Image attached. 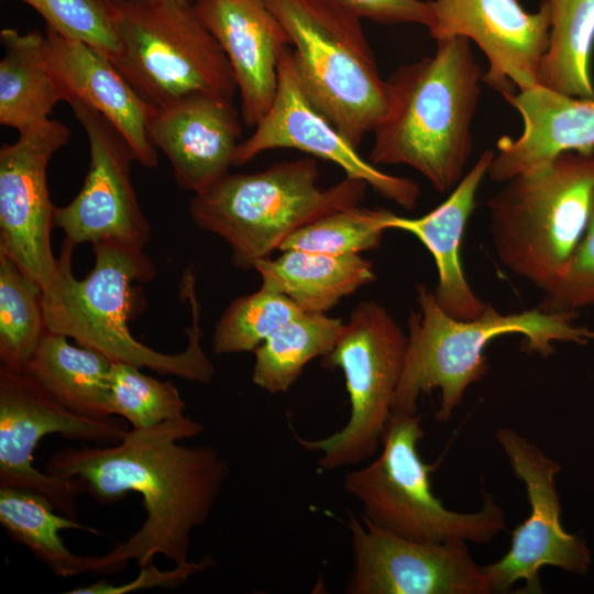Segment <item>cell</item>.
Segmentation results:
<instances>
[{
	"label": "cell",
	"mask_w": 594,
	"mask_h": 594,
	"mask_svg": "<svg viewBox=\"0 0 594 594\" xmlns=\"http://www.w3.org/2000/svg\"><path fill=\"white\" fill-rule=\"evenodd\" d=\"M202 431L199 421L184 416L132 428L111 446L65 448L48 458L46 472L78 479L99 504H114L130 492L142 496L143 524L99 557V574L120 572L130 561L147 565L157 554L174 565L190 562L193 530L208 520L230 473L217 449L179 443Z\"/></svg>",
	"instance_id": "1"
},
{
	"label": "cell",
	"mask_w": 594,
	"mask_h": 594,
	"mask_svg": "<svg viewBox=\"0 0 594 594\" xmlns=\"http://www.w3.org/2000/svg\"><path fill=\"white\" fill-rule=\"evenodd\" d=\"M74 248L64 241L57 274L43 290L48 331L74 339L78 345L94 349L113 362L199 383L212 378L215 367L200 342V307L193 274L184 275L180 285V294L191 308V326L186 329L187 346L178 353H163L135 339L128 323L134 307V283H148L156 273L144 249L114 241L95 243L94 267L79 279L72 267Z\"/></svg>",
	"instance_id": "2"
},
{
	"label": "cell",
	"mask_w": 594,
	"mask_h": 594,
	"mask_svg": "<svg viewBox=\"0 0 594 594\" xmlns=\"http://www.w3.org/2000/svg\"><path fill=\"white\" fill-rule=\"evenodd\" d=\"M436 42L433 55L387 79L389 109L373 131L369 161L411 167L446 194L466 173L483 75L469 40Z\"/></svg>",
	"instance_id": "3"
},
{
	"label": "cell",
	"mask_w": 594,
	"mask_h": 594,
	"mask_svg": "<svg viewBox=\"0 0 594 594\" xmlns=\"http://www.w3.org/2000/svg\"><path fill=\"white\" fill-rule=\"evenodd\" d=\"M418 311L408 318V344L403 374L393 397L392 413L417 414L422 394L440 391L436 420L448 421L461 404L469 386L487 373L484 355L487 344L506 334L525 338L526 350L547 358L556 342L587 344L594 330L575 322L578 312L546 311L537 308L502 314L492 305L472 320L448 315L433 292L416 287Z\"/></svg>",
	"instance_id": "4"
},
{
	"label": "cell",
	"mask_w": 594,
	"mask_h": 594,
	"mask_svg": "<svg viewBox=\"0 0 594 594\" xmlns=\"http://www.w3.org/2000/svg\"><path fill=\"white\" fill-rule=\"evenodd\" d=\"M318 180V164L310 157L278 162L251 174H227L194 194L189 213L199 229L227 242L231 263L246 271L279 251L300 228L359 205L369 186L349 176L327 188Z\"/></svg>",
	"instance_id": "5"
},
{
	"label": "cell",
	"mask_w": 594,
	"mask_h": 594,
	"mask_svg": "<svg viewBox=\"0 0 594 594\" xmlns=\"http://www.w3.org/2000/svg\"><path fill=\"white\" fill-rule=\"evenodd\" d=\"M593 200L594 154L566 152L509 178L487 201L496 256L548 292L585 232Z\"/></svg>",
	"instance_id": "6"
},
{
	"label": "cell",
	"mask_w": 594,
	"mask_h": 594,
	"mask_svg": "<svg viewBox=\"0 0 594 594\" xmlns=\"http://www.w3.org/2000/svg\"><path fill=\"white\" fill-rule=\"evenodd\" d=\"M294 47L295 66L314 105L356 147L389 109L360 19L330 0H265Z\"/></svg>",
	"instance_id": "7"
},
{
	"label": "cell",
	"mask_w": 594,
	"mask_h": 594,
	"mask_svg": "<svg viewBox=\"0 0 594 594\" xmlns=\"http://www.w3.org/2000/svg\"><path fill=\"white\" fill-rule=\"evenodd\" d=\"M424 437L418 413H392L380 454L366 466L348 472L343 480L345 492L362 506L361 516L385 531L416 541H492L506 528L503 509L487 492H483L477 512L444 507L432 491V466L417 450Z\"/></svg>",
	"instance_id": "8"
},
{
	"label": "cell",
	"mask_w": 594,
	"mask_h": 594,
	"mask_svg": "<svg viewBox=\"0 0 594 594\" xmlns=\"http://www.w3.org/2000/svg\"><path fill=\"white\" fill-rule=\"evenodd\" d=\"M112 3L120 48L111 62L148 105L161 108L194 94L234 98L231 66L194 1Z\"/></svg>",
	"instance_id": "9"
},
{
	"label": "cell",
	"mask_w": 594,
	"mask_h": 594,
	"mask_svg": "<svg viewBox=\"0 0 594 594\" xmlns=\"http://www.w3.org/2000/svg\"><path fill=\"white\" fill-rule=\"evenodd\" d=\"M407 344V334L381 304L365 300L352 310L336 346L321 363L344 374L349 420L327 438L295 435L305 450L320 453L321 469L354 465L375 455L392 415Z\"/></svg>",
	"instance_id": "10"
},
{
	"label": "cell",
	"mask_w": 594,
	"mask_h": 594,
	"mask_svg": "<svg viewBox=\"0 0 594 594\" xmlns=\"http://www.w3.org/2000/svg\"><path fill=\"white\" fill-rule=\"evenodd\" d=\"M127 427L112 418H92L64 407L22 373L0 369V487L43 495L54 508L77 517V498L86 493L78 479H65L33 465V453L48 435L95 444L117 443Z\"/></svg>",
	"instance_id": "11"
},
{
	"label": "cell",
	"mask_w": 594,
	"mask_h": 594,
	"mask_svg": "<svg viewBox=\"0 0 594 594\" xmlns=\"http://www.w3.org/2000/svg\"><path fill=\"white\" fill-rule=\"evenodd\" d=\"M495 437L514 474L525 486L530 514L513 531L509 550L499 560L482 565L492 593H507L522 581L521 593L540 594L539 572L548 565L586 573L590 549L561 524L562 508L556 485L561 465L512 428H499Z\"/></svg>",
	"instance_id": "12"
},
{
	"label": "cell",
	"mask_w": 594,
	"mask_h": 594,
	"mask_svg": "<svg viewBox=\"0 0 594 594\" xmlns=\"http://www.w3.org/2000/svg\"><path fill=\"white\" fill-rule=\"evenodd\" d=\"M69 139L65 124L48 119L19 132L15 142L0 148V253L43 290L58 270L51 241L56 207L50 197L47 167Z\"/></svg>",
	"instance_id": "13"
},
{
	"label": "cell",
	"mask_w": 594,
	"mask_h": 594,
	"mask_svg": "<svg viewBox=\"0 0 594 594\" xmlns=\"http://www.w3.org/2000/svg\"><path fill=\"white\" fill-rule=\"evenodd\" d=\"M353 568L348 594H491L462 539L443 542L402 538L349 512Z\"/></svg>",
	"instance_id": "14"
},
{
	"label": "cell",
	"mask_w": 594,
	"mask_h": 594,
	"mask_svg": "<svg viewBox=\"0 0 594 594\" xmlns=\"http://www.w3.org/2000/svg\"><path fill=\"white\" fill-rule=\"evenodd\" d=\"M82 127L90 152L89 169L75 198L56 207L54 227L75 246L114 241L144 249L151 226L131 179L134 153L123 135L99 112L81 101L69 102Z\"/></svg>",
	"instance_id": "15"
},
{
	"label": "cell",
	"mask_w": 594,
	"mask_h": 594,
	"mask_svg": "<svg viewBox=\"0 0 594 594\" xmlns=\"http://www.w3.org/2000/svg\"><path fill=\"white\" fill-rule=\"evenodd\" d=\"M253 133L238 145L233 166H241L274 148H295L337 164L345 176L365 182L397 206L413 210L420 197L410 178L384 173L366 161L333 123L314 105L299 79L292 48L279 61L277 88Z\"/></svg>",
	"instance_id": "16"
},
{
	"label": "cell",
	"mask_w": 594,
	"mask_h": 594,
	"mask_svg": "<svg viewBox=\"0 0 594 594\" xmlns=\"http://www.w3.org/2000/svg\"><path fill=\"white\" fill-rule=\"evenodd\" d=\"M427 28L435 41L464 37L484 53L482 80L499 94L537 85L549 41L550 13L543 0L536 12L517 0H431Z\"/></svg>",
	"instance_id": "17"
},
{
	"label": "cell",
	"mask_w": 594,
	"mask_h": 594,
	"mask_svg": "<svg viewBox=\"0 0 594 594\" xmlns=\"http://www.w3.org/2000/svg\"><path fill=\"white\" fill-rule=\"evenodd\" d=\"M148 134L167 157L177 185L198 194L229 174L240 144L241 119L233 99L194 94L155 108Z\"/></svg>",
	"instance_id": "18"
},
{
	"label": "cell",
	"mask_w": 594,
	"mask_h": 594,
	"mask_svg": "<svg viewBox=\"0 0 594 594\" xmlns=\"http://www.w3.org/2000/svg\"><path fill=\"white\" fill-rule=\"evenodd\" d=\"M194 8L231 66L242 121L255 127L273 102L290 45L284 28L265 0H194Z\"/></svg>",
	"instance_id": "19"
},
{
	"label": "cell",
	"mask_w": 594,
	"mask_h": 594,
	"mask_svg": "<svg viewBox=\"0 0 594 594\" xmlns=\"http://www.w3.org/2000/svg\"><path fill=\"white\" fill-rule=\"evenodd\" d=\"M46 65L66 102L81 101L103 116L131 146L136 163L153 168L157 148L148 134L154 107L129 84L114 64L90 46L46 26Z\"/></svg>",
	"instance_id": "20"
},
{
	"label": "cell",
	"mask_w": 594,
	"mask_h": 594,
	"mask_svg": "<svg viewBox=\"0 0 594 594\" xmlns=\"http://www.w3.org/2000/svg\"><path fill=\"white\" fill-rule=\"evenodd\" d=\"M522 119V132L497 140L488 177L505 183L566 152L594 154V100L541 85L502 94Z\"/></svg>",
	"instance_id": "21"
},
{
	"label": "cell",
	"mask_w": 594,
	"mask_h": 594,
	"mask_svg": "<svg viewBox=\"0 0 594 594\" xmlns=\"http://www.w3.org/2000/svg\"><path fill=\"white\" fill-rule=\"evenodd\" d=\"M495 152L485 150L448 198L418 218L393 215L387 229L406 231L431 253L438 273L433 295L439 306L460 320L480 317L487 305L468 282L461 260L462 238L475 208L477 190L488 174Z\"/></svg>",
	"instance_id": "22"
},
{
	"label": "cell",
	"mask_w": 594,
	"mask_h": 594,
	"mask_svg": "<svg viewBox=\"0 0 594 594\" xmlns=\"http://www.w3.org/2000/svg\"><path fill=\"white\" fill-rule=\"evenodd\" d=\"M112 364L105 354L73 345L66 336L46 330L22 374L74 413L111 418Z\"/></svg>",
	"instance_id": "23"
},
{
	"label": "cell",
	"mask_w": 594,
	"mask_h": 594,
	"mask_svg": "<svg viewBox=\"0 0 594 594\" xmlns=\"http://www.w3.org/2000/svg\"><path fill=\"white\" fill-rule=\"evenodd\" d=\"M280 252L274 260L256 262L253 268L263 284L287 296L304 312L326 314L342 298L375 280L372 263L360 254Z\"/></svg>",
	"instance_id": "24"
},
{
	"label": "cell",
	"mask_w": 594,
	"mask_h": 594,
	"mask_svg": "<svg viewBox=\"0 0 594 594\" xmlns=\"http://www.w3.org/2000/svg\"><path fill=\"white\" fill-rule=\"evenodd\" d=\"M45 35L37 31L0 32V123L22 132L50 119L64 100L44 53Z\"/></svg>",
	"instance_id": "25"
},
{
	"label": "cell",
	"mask_w": 594,
	"mask_h": 594,
	"mask_svg": "<svg viewBox=\"0 0 594 594\" xmlns=\"http://www.w3.org/2000/svg\"><path fill=\"white\" fill-rule=\"evenodd\" d=\"M0 522L12 540L62 578L82 573L99 574V557L73 553L59 531L84 530L99 535L76 519L58 513L43 495L13 487H0Z\"/></svg>",
	"instance_id": "26"
},
{
	"label": "cell",
	"mask_w": 594,
	"mask_h": 594,
	"mask_svg": "<svg viewBox=\"0 0 594 594\" xmlns=\"http://www.w3.org/2000/svg\"><path fill=\"white\" fill-rule=\"evenodd\" d=\"M549 41L537 84L554 91L594 100L591 59L594 47V0H546Z\"/></svg>",
	"instance_id": "27"
},
{
	"label": "cell",
	"mask_w": 594,
	"mask_h": 594,
	"mask_svg": "<svg viewBox=\"0 0 594 594\" xmlns=\"http://www.w3.org/2000/svg\"><path fill=\"white\" fill-rule=\"evenodd\" d=\"M343 328L341 319L320 312L293 318L254 350L252 382L271 394L287 392L311 360L333 350Z\"/></svg>",
	"instance_id": "28"
},
{
	"label": "cell",
	"mask_w": 594,
	"mask_h": 594,
	"mask_svg": "<svg viewBox=\"0 0 594 594\" xmlns=\"http://www.w3.org/2000/svg\"><path fill=\"white\" fill-rule=\"evenodd\" d=\"M43 289L0 253L1 367L22 373L46 332Z\"/></svg>",
	"instance_id": "29"
},
{
	"label": "cell",
	"mask_w": 594,
	"mask_h": 594,
	"mask_svg": "<svg viewBox=\"0 0 594 594\" xmlns=\"http://www.w3.org/2000/svg\"><path fill=\"white\" fill-rule=\"evenodd\" d=\"M304 311L266 284L235 298L218 320L212 336L215 354L253 351L275 330Z\"/></svg>",
	"instance_id": "30"
},
{
	"label": "cell",
	"mask_w": 594,
	"mask_h": 594,
	"mask_svg": "<svg viewBox=\"0 0 594 594\" xmlns=\"http://www.w3.org/2000/svg\"><path fill=\"white\" fill-rule=\"evenodd\" d=\"M393 212L350 206L331 212L293 233L279 251L300 250L331 255L360 254L380 246Z\"/></svg>",
	"instance_id": "31"
},
{
	"label": "cell",
	"mask_w": 594,
	"mask_h": 594,
	"mask_svg": "<svg viewBox=\"0 0 594 594\" xmlns=\"http://www.w3.org/2000/svg\"><path fill=\"white\" fill-rule=\"evenodd\" d=\"M110 395L113 415L132 428H150L185 416L186 403L172 381L145 375L129 363L113 362Z\"/></svg>",
	"instance_id": "32"
},
{
	"label": "cell",
	"mask_w": 594,
	"mask_h": 594,
	"mask_svg": "<svg viewBox=\"0 0 594 594\" xmlns=\"http://www.w3.org/2000/svg\"><path fill=\"white\" fill-rule=\"evenodd\" d=\"M33 8L46 26L84 43L112 61L120 42L112 0H21Z\"/></svg>",
	"instance_id": "33"
},
{
	"label": "cell",
	"mask_w": 594,
	"mask_h": 594,
	"mask_svg": "<svg viewBox=\"0 0 594 594\" xmlns=\"http://www.w3.org/2000/svg\"><path fill=\"white\" fill-rule=\"evenodd\" d=\"M594 305V200L585 232L556 284L544 293L546 311L578 312Z\"/></svg>",
	"instance_id": "34"
},
{
	"label": "cell",
	"mask_w": 594,
	"mask_h": 594,
	"mask_svg": "<svg viewBox=\"0 0 594 594\" xmlns=\"http://www.w3.org/2000/svg\"><path fill=\"white\" fill-rule=\"evenodd\" d=\"M216 564L210 556L189 562L185 565H174L172 570L161 571L153 562L141 566V572L133 580L124 584H111L100 581L87 586L68 591L67 594H127L134 591L152 587H177L186 583L190 576L202 572Z\"/></svg>",
	"instance_id": "35"
},
{
	"label": "cell",
	"mask_w": 594,
	"mask_h": 594,
	"mask_svg": "<svg viewBox=\"0 0 594 594\" xmlns=\"http://www.w3.org/2000/svg\"><path fill=\"white\" fill-rule=\"evenodd\" d=\"M349 13L381 24L431 22L429 1L422 0H330Z\"/></svg>",
	"instance_id": "36"
},
{
	"label": "cell",
	"mask_w": 594,
	"mask_h": 594,
	"mask_svg": "<svg viewBox=\"0 0 594 594\" xmlns=\"http://www.w3.org/2000/svg\"><path fill=\"white\" fill-rule=\"evenodd\" d=\"M132 1H145V0H132ZM179 1H193V0H179Z\"/></svg>",
	"instance_id": "37"
}]
</instances>
